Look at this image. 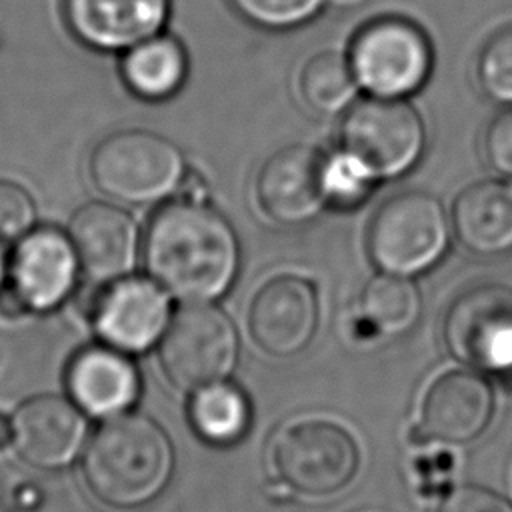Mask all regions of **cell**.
<instances>
[{"label": "cell", "mask_w": 512, "mask_h": 512, "mask_svg": "<svg viewBox=\"0 0 512 512\" xmlns=\"http://www.w3.org/2000/svg\"><path fill=\"white\" fill-rule=\"evenodd\" d=\"M148 276L182 302L224 296L240 270L232 222L206 200L174 196L160 204L142 238Z\"/></svg>", "instance_id": "6da1fadb"}, {"label": "cell", "mask_w": 512, "mask_h": 512, "mask_svg": "<svg viewBox=\"0 0 512 512\" xmlns=\"http://www.w3.org/2000/svg\"><path fill=\"white\" fill-rule=\"evenodd\" d=\"M174 450L164 428L142 414H118L88 440L82 476L90 494L114 510L152 502L168 484Z\"/></svg>", "instance_id": "7a4b0ae2"}, {"label": "cell", "mask_w": 512, "mask_h": 512, "mask_svg": "<svg viewBox=\"0 0 512 512\" xmlns=\"http://www.w3.org/2000/svg\"><path fill=\"white\" fill-rule=\"evenodd\" d=\"M88 174L108 200L152 206L178 194L188 166L184 152L170 138L146 128H124L94 146Z\"/></svg>", "instance_id": "3957f363"}, {"label": "cell", "mask_w": 512, "mask_h": 512, "mask_svg": "<svg viewBox=\"0 0 512 512\" xmlns=\"http://www.w3.org/2000/svg\"><path fill=\"white\" fill-rule=\"evenodd\" d=\"M452 224L442 202L424 190H406L384 200L366 230V250L380 272L416 276L440 262Z\"/></svg>", "instance_id": "277c9868"}, {"label": "cell", "mask_w": 512, "mask_h": 512, "mask_svg": "<svg viewBox=\"0 0 512 512\" xmlns=\"http://www.w3.org/2000/svg\"><path fill=\"white\" fill-rule=\"evenodd\" d=\"M348 62L368 96L408 98L430 78L434 50L428 34L402 16H378L352 38Z\"/></svg>", "instance_id": "5b68a950"}, {"label": "cell", "mask_w": 512, "mask_h": 512, "mask_svg": "<svg viewBox=\"0 0 512 512\" xmlns=\"http://www.w3.org/2000/svg\"><path fill=\"white\" fill-rule=\"evenodd\" d=\"M240 338L232 318L212 302H184L160 340L164 376L180 390H198L226 378L238 362Z\"/></svg>", "instance_id": "8992f818"}, {"label": "cell", "mask_w": 512, "mask_h": 512, "mask_svg": "<svg viewBox=\"0 0 512 512\" xmlns=\"http://www.w3.org/2000/svg\"><path fill=\"white\" fill-rule=\"evenodd\" d=\"M270 456L278 480L304 496L336 494L360 468L356 438L326 418H306L282 428Z\"/></svg>", "instance_id": "52a82bcc"}, {"label": "cell", "mask_w": 512, "mask_h": 512, "mask_svg": "<svg viewBox=\"0 0 512 512\" xmlns=\"http://www.w3.org/2000/svg\"><path fill=\"white\" fill-rule=\"evenodd\" d=\"M340 148L364 162L378 180L398 178L420 162L426 126L406 98L368 96L344 112Z\"/></svg>", "instance_id": "ba28073f"}, {"label": "cell", "mask_w": 512, "mask_h": 512, "mask_svg": "<svg viewBox=\"0 0 512 512\" xmlns=\"http://www.w3.org/2000/svg\"><path fill=\"white\" fill-rule=\"evenodd\" d=\"M442 336L458 362L482 372H512V286L482 282L462 290L446 308Z\"/></svg>", "instance_id": "9c48e42d"}, {"label": "cell", "mask_w": 512, "mask_h": 512, "mask_svg": "<svg viewBox=\"0 0 512 512\" xmlns=\"http://www.w3.org/2000/svg\"><path fill=\"white\" fill-rule=\"evenodd\" d=\"M320 318L316 286L296 274L266 280L250 298L246 326L252 342L274 358H292L308 348Z\"/></svg>", "instance_id": "30bf717a"}, {"label": "cell", "mask_w": 512, "mask_h": 512, "mask_svg": "<svg viewBox=\"0 0 512 512\" xmlns=\"http://www.w3.org/2000/svg\"><path fill=\"white\" fill-rule=\"evenodd\" d=\"M96 334L122 352L150 348L170 320L168 292L150 276H122L102 284L88 308Z\"/></svg>", "instance_id": "8fae6325"}, {"label": "cell", "mask_w": 512, "mask_h": 512, "mask_svg": "<svg viewBox=\"0 0 512 512\" xmlns=\"http://www.w3.org/2000/svg\"><path fill=\"white\" fill-rule=\"evenodd\" d=\"M82 274L78 254L66 230L36 226L12 244L8 286L26 312L58 308Z\"/></svg>", "instance_id": "7c38bea8"}, {"label": "cell", "mask_w": 512, "mask_h": 512, "mask_svg": "<svg viewBox=\"0 0 512 512\" xmlns=\"http://www.w3.org/2000/svg\"><path fill=\"white\" fill-rule=\"evenodd\" d=\"M324 156L316 146L302 142L272 152L254 178V198L260 212L282 226L314 220L326 206Z\"/></svg>", "instance_id": "4fadbf2b"}, {"label": "cell", "mask_w": 512, "mask_h": 512, "mask_svg": "<svg viewBox=\"0 0 512 512\" xmlns=\"http://www.w3.org/2000/svg\"><path fill=\"white\" fill-rule=\"evenodd\" d=\"M496 410L492 384L472 370H448L426 390L414 430L418 444H468L484 434Z\"/></svg>", "instance_id": "5bb4252c"}, {"label": "cell", "mask_w": 512, "mask_h": 512, "mask_svg": "<svg viewBox=\"0 0 512 512\" xmlns=\"http://www.w3.org/2000/svg\"><path fill=\"white\" fill-rule=\"evenodd\" d=\"M78 254L82 274L108 284L132 274L142 252L140 228L132 214L116 202H86L74 210L66 228Z\"/></svg>", "instance_id": "9a60e30c"}, {"label": "cell", "mask_w": 512, "mask_h": 512, "mask_svg": "<svg viewBox=\"0 0 512 512\" xmlns=\"http://www.w3.org/2000/svg\"><path fill=\"white\" fill-rule=\"evenodd\" d=\"M62 14L84 46L126 52L164 30L170 0H62Z\"/></svg>", "instance_id": "2e32d148"}, {"label": "cell", "mask_w": 512, "mask_h": 512, "mask_svg": "<svg viewBox=\"0 0 512 512\" xmlns=\"http://www.w3.org/2000/svg\"><path fill=\"white\" fill-rule=\"evenodd\" d=\"M14 448L36 468H60L74 460L86 436L82 412L66 398L42 394L22 402L14 416Z\"/></svg>", "instance_id": "e0dca14e"}, {"label": "cell", "mask_w": 512, "mask_h": 512, "mask_svg": "<svg viewBox=\"0 0 512 512\" xmlns=\"http://www.w3.org/2000/svg\"><path fill=\"white\" fill-rule=\"evenodd\" d=\"M66 386L78 408L94 416H118L138 400L140 376L114 346H86L66 370Z\"/></svg>", "instance_id": "ac0fdd59"}, {"label": "cell", "mask_w": 512, "mask_h": 512, "mask_svg": "<svg viewBox=\"0 0 512 512\" xmlns=\"http://www.w3.org/2000/svg\"><path fill=\"white\" fill-rule=\"evenodd\" d=\"M458 242L478 256H500L512 250V180L488 178L464 186L450 210Z\"/></svg>", "instance_id": "d6986e66"}, {"label": "cell", "mask_w": 512, "mask_h": 512, "mask_svg": "<svg viewBox=\"0 0 512 512\" xmlns=\"http://www.w3.org/2000/svg\"><path fill=\"white\" fill-rule=\"evenodd\" d=\"M120 74L134 96L152 102L166 100L186 82V48L178 38L160 32L122 52Z\"/></svg>", "instance_id": "ffe728a7"}, {"label": "cell", "mask_w": 512, "mask_h": 512, "mask_svg": "<svg viewBox=\"0 0 512 512\" xmlns=\"http://www.w3.org/2000/svg\"><path fill=\"white\" fill-rule=\"evenodd\" d=\"M194 432L212 446H232L250 428L252 408L246 392L232 382H214L198 388L188 404Z\"/></svg>", "instance_id": "44dd1931"}, {"label": "cell", "mask_w": 512, "mask_h": 512, "mask_svg": "<svg viewBox=\"0 0 512 512\" xmlns=\"http://www.w3.org/2000/svg\"><path fill=\"white\" fill-rule=\"evenodd\" d=\"M420 292L410 276L386 274L370 278L360 294L362 318L374 332L400 334L408 330L420 314Z\"/></svg>", "instance_id": "7402d4cb"}, {"label": "cell", "mask_w": 512, "mask_h": 512, "mask_svg": "<svg viewBox=\"0 0 512 512\" xmlns=\"http://www.w3.org/2000/svg\"><path fill=\"white\" fill-rule=\"evenodd\" d=\"M300 94L304 102L320 114H344L360 90L352 74L348 56L324 50L314 54L300 72Z\"/></svg>", "instance_id": "603a6c76"}, {"label": "cell", "mask_w": 512, "mask_h": 512, "mask_svg": "<svg viewBox=\"0 0 512 512\" xmlns=\"http://www.w3.org/2000/svg\"><path fill=\"white\" fill-rule=\"evenodd\" d=\"M378 182L372 170L344 148L324 156L322 184L326 206L352 210L366 202Z\"/></svg>", "instance_id": "cb8c5ba5"}, {"label": "cell", "mask_w": 512, "mask_h": 512, "mask_svg": "<svg viewBox=\"0 0 512 512\" xmlns=\"http://www.w3.org/2000/svg\"><path fill=\"white\" fill-rule=\"evenodd\" d=\"M476 80L486 98L512 108V26L484 42L476 60Z\"/></svg>", "instance_id": "d4e9b609"}, {"label": "cell", "mask_w": 512, "mask_h": 512, "mask_svg": "<svg viewBox=\"0 0 512 512\" xmlns=\"http://www.w3.org/2000/svg\"><path fill=\"white\" fill-rule=\"evenodd\" d=\"M250 24L264 30H290L312 20L324 0H228Z\"/></svg>", "instance_id": "484cf974"}, {"label": "cell", "mask_w": 512, "mask_h": 512, "mask_svg": "<svg viewBox=\"0 0 512 512\" xmlns=\"http://www.w3.org/2000/svg\"><path fill=\"white\" fill-rule=\"evenodd\" d=\"M36 228V202L16 182L0 180V240L14 244Z\"/></svg>", "instance_id": "4316f807"}, {"label": "cell", "mask_w": 512, "mask_h": 512, "mask_svg": "<svg viewBox=\"0 0 512 512\" xmlns=\"http://www.w3.org/2000/svg\"><path fill=\"white\" fill-rule=\"evenodd\" d=\"M482 154L498 176L512 180V108L502 110L488 122L482 136Z\"/></svg>", "instance_id": "83f0119b"}, {"label": "cell", "mask_w": 512, "mask_h": 512, "mask_svg": "<svg viewBox=\"0 0 512 512\" xmlns=\"http://www.w3.org/2000/svg\"><path fill=\"white\" fill-rule=\"evenodd\" d=\"M438 512H512V502L492 488L466 484L452 490Z\"/></svg>", "instance_id": "f1b7e54d"}, {"label": "cell", "mask_w": 512, "mask_h": 512, "mask_svg": "<svg viewBox=\"0 0 512 512\" xmlns=\"http://www.w3.org/2000/svg\"><path fill=\"white\" fill-rule=\"evenodd\" d=\"M14 444V424L12 416L0 410V452H4L8 446Z\"/></svg>", "instance_id": "f546056e"}, {"label": "cell", "mask_w": 512, "mask_h": 512, "mask_svg": "<svg viewBox=\"0 0 512 512\" xmlns=\"http://www.w3.org/2000/svg\"><path fill=\"white\" fill-rule=\"evenodd\" d=\"M10 260H12V244L0 240V288L8 284Z\"/></svg>", "instance_id": "4dcf8cb0"}, {"label": "cell", "mask_w": 512, "mask_h": 512, "mask_svg": "<svg viewBox=\"0 0 512 512\" xmlns=\"http://www.w3.org/2000/svg\"><path fill=\"white\" fill-rule=\"evenodd\" d=\"M324 2L332 8H338V10H352V8H358V6L366 4L368 0H324Z\"/></svg>", "instance_id": "1f68e13d"}]
</instances>
